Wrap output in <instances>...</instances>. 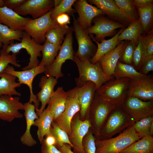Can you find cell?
<instances>
[{
	"mask_svg": "<svg viewBox=\"0 0 153 153\" xmlns=\"http://www.w3.org/2000/svg\"><path fill=\"white\" fill-rule=\"evenodd\" d=\"M130 80L128 78H114L105 83L96 92L105 102L116 108L120 107L128 96Z\"/></svg>",
	"mask_w": 153,
	"mask_h": 153,
	"instance_id": "1",
	"label": "cell"
},
{
	"mask_svg": "<svg viewBox=\"0 0 153 153\" xmlns=\"http://www.w3.org/2000/svg\"><path fill=\"white\" fill-rule=\"evenodd\" d=\"M142 137L136 133L132 126L115 137L96 139L95 153H120Z\"/></svg>",
	"mask_w": 153,
	"mask_h": 153,
	"instance_id": "2",
	"label": "cell"
},
{
	"mask_svg": "<svg viewBox=\"0 0 153 153\" xmlns=\"http://www.w3.org/2000/svg\"><path fill=\"white\" fill-rule=\"evenodd\" d=\"M135 122L120 107L116 108L109 114L96 139L111 138L114 135L132 126Z\"/></svg>",
	"mask_w": 153,
	"mask_h": 153,
	"instance_id": "3",
	"label": "cell"
},
{
	"mask_svg": "<svg viewBox=\"0 0 153 153\" xmlns=\"http://www.w3.org/2000/svg\"><path fill=\"white\" fill-rule=\"evenodd\" d=\"M74 61L77 66L79 73L78 77L75 79L77 86L91 81L95 84L97 90L106 82L114 78L105 74L99 61L93 64L89 60L82 61L75 57Z\"/></svg>",
	"mask_w": 153,
	"mask_h": 153,
	"instance_id": "4",
	"label": "cell"
},
{
	"mask_svg": "<svg viewBox=\"0 0 153 153\" xmlns=\"http://www.w3.org/2000/svg\"><path fill=\"white\" fill-rule=\"evenodd\" d=\"M14 42L8 46H3L0 52L7 54L12 52V54L16 55L21 49H25L30 57L28 65L22 68L23 70L32 69L39 65V61L38 58L42 56L41 52L42 45L37 43L24 31L20 42L14 43Z\"/></svg>",
	"mask_w": 153,
	"mask_h": 153,
	"instance_id": "5",
	"label": "cell"
},
{
	"mask_svg": "<svg viewBox=\"0 0 153 153\" xmlns=\"http://www.w3.org/2000/svg\"><path fill=\"white\" fill-rule=\"evenodd\" d=\"M73 28L70 27L55 59L50 66L45 67L44 73L46 75L57 79L62 77L63 75L61 69L63 64L67 60L74 61L75 56L73 46Z\"/></svg>",
	"mask_w": 153,
	"mask_h": 153,
	"instance_id": "6",
	"label": "cell"
},
{
	"mask_svg": "<svg viewBox=\"0 0 153 153\" xmlns=\"http://www.w3.org/2000/svg\"><path fill=\"white\" fill-rule=\"evenodd\" d=\"M116 108L104 101L95 92L87 118L91 123L96 139L99 135L109 114Z\"/></svg>",
	"mask_w": 153,
	"mask_h": 153,
	"instance_id": "7",
	"label": "cell"
},
{
	"mask_svg": "<svg viewBox=\"0 0 153 153\" xmlns=\"http://www.w3.org/2000/svg\"><path fill=\"white\" fill-rule=\"evenodd\" d=\"M73 29L75 33L78 45L75 56L79 60H90L95 54L97 47L92 41L90 37L78 22L73 14Z\"/></svg>",
	"mask_w": 153,
	"mask_h": 153,
	"instance_id": "8",
	"label": "cell"
},
{
	"mask_svg": "<svg viewBox=\"0 0 153 153\" xmlns=\"http://www.w3.org/2000/svg\"><path fill=\"white\" fill-rule=\"evenodd\" d=\"M52 9L39 18L32 19L23 27V31L39 44L44 42L47 32L56 23L51 18Z\"/></svg>",
	"mask_w": 153,
	"mask_h": 153,
	"instance_id": "9",
	"label": "cell"
},
{
	"mask_svg": "<svg viewBox=\"0 0 153 153\" xmlns=\"http://www.w3.org/2000/svg\"><path fill=\"white\" fill-rule=\"evenodd\" d=\"M45 69V66L39 64L38 66L32 69L22 71H16L13 66L9 65L4 71L5 73L15 76L18 78L19 83L22 84L26 85L28 86L30 93L28 102L34 103L36 110L39 109L40 104L37 100V95H35L33 92V82L36 76L44 73Z\"/></svg>",
	"mask_w": 153,
	"mask_h": 153,
	"instance_id": "10",
	"label": "cell"
},
{
	"mask_svg": "<svg viewBox=\"0 0 153 153\" xmlns=\"http://www.w3.org/2000/svg\"><path fill=\"white\" fill-rule=\"evenodd\" d=\"M80 109V103L75 88L67 92L64 110L54 122L68 135L71 132L72 120Z\"/></svg>",
	"mask_w": 153,
	"mask_h": 153,
	"instance_id": "11",
	"label": "cell"
},
{
	"mask_svg": "<svg viewBox=\"0 0 153 153\" xmlns=\"http://www.w3.org/2000/svg\"><path fill=\"white\" fill-rule=\"evenodd\" d=\"M71 127V132L68 136L72 145L73 152L75 153H86L83 148L82 143L84 137L92 128L89 120L87 118L81 120L80 112H78L73 117Z\"/></svg>",
	"mask_w": 153,
	"mask_h": 153,
	"instance_id": "12",
	"label": "cell"
},
{
	"mask_svg": "<svg viewBox=\"0 0 153 153\" xmlns=\"http://www.w3.org/2000/svg\"><path fill=\"white\" fill-rule=\"evenodd\" d=\"M120 107L136 122L153 115V101H144L128 96Z\"/></svg>",
	"mask_w": 153,
	"mask_h": 153,
	"instance_id": "13",
	"label": "cell"
},
{
	"mask_svg": "<svg viewBox=\"0 0 153 153\" xmlns=\"http://www.w3.org/2000/svg\"><path fill=\"white\" fill-rule=\"evenodd\" d=\"M92 21L94 25L85 31L88 34H95L94 38L98 42L113 34L116 29L126 27L124 25L110 20L102 15L95 17Z\"/></svg>",
	"mask_w": 153,
	"mask_h": 153,
	"instance_id": "14",
	"label": "cell"
},
{
	"mask_svg": "<svg viewBox=\"0 0 153 153\" xmlns=\"http://www.w3.org/2000/svg\"><path fill=\"white\" fill-rule=\"evenodd\" d=\"M24 110V105L20 101L19 96L2 95L0 97V119L12 122L16 119L23 118L19 112Z\"/></svg>",
	"mask_w": 153,
	"mask_h": 153,
	"instance_id": "15",
	"label": "cell"
},
{
	"mask_svg": "<svg viewBox=\"0 0 153 153\" xmlns=\"http://www.w3.org/2000/svg\"><path fill=\"white\" fill-rule=\"evenodd\" d=\"M54 6V0H26L13 10L21 16L30 15L33 19H35L44 15Z\"/></svg>",
	"mask_w": 153,
	"mask_h": 153,
	"instance_id": "16",
	"label": "cell"
},
{
	"mask_svg": "<svg viewBox=\"0 0 153 153\" xmlns=\"http://www.w3.org/2000/svg\"><path fill=\"white\" fill-rule=\"evenodd\" d=\"M128 96L137 97L144 101H153V79L150 76L139 79H130Z\"/></svg>",
	"mask_w": 153,
	"mask_h": 153,
	"instance_id": "17",
	"label": "cell"
},
{
	"mask_svg": "<svg viewBox=\"0 0 153 153\" xmlns=\"http://www.w3.org/2000/svg\"><path fill=\"white\" fill-rule=\"evenodd\" d=\"M73 5L78 15L77 21L85 30L92 26L94 18L104 14L101 10L89 4L85 0H76Z\"/></svg>",
	"mask_w": 153,
	"mask_h": 153,
	"instance_id": "18",
	"label": "cell"
},
{
	"mask_svg": "<svg viewBox=\"0 0 153 153\" xmlns=\"http://www.w3.org/2000/svg\"><path fill=\"white\" fill-rule=\"evenodd\" d=\"M90 3L94 4L111 18L125 26L129 25L135 21L123 12L113 0H90Z\"/></svg>",
	"mask_w": 153,
	"mask_h": 153,
	"instance_id": "19",
	"label": "cell"
},
{
	"mask_svg": "<svg viewBox=\"0 0 153 153\" xmlns=\"http://www.w3.org/2000/svg\"><path fill=\"white\" fill-rule=\"evenodd\" d=\"M75 88L80 106V118L81 120H84L87 118L96 92V86L94 83L89 81Z\"/></svg>",
	"mask_w": 153,
	"mask_h": 153,
	"instance_id": "20",
	"label": "cell"
},
{
	"mask_svg": "<svg viewBox=\"0 0 153 153\" xmlns=\"http://www.w3.org/2000/svg\"><path fill=\"white\" fill-rule=\"evenodd\" d=\"M57 82V79L52 76L45 75L41 77L39 85L41 90L36 95L38 101L41 103L40 108L36 110L38 116L45 109L54 91V88Z\"/></svg>",
	"mask_w": 153,
	"mask_h": 153,
	"instance_id": "21",
	"label": "cell"
},
{
	"mask_svg": "<svg viewBox=\"0 0 153 153\" xmlns=\"http://www.w3.org/2000/svg\"><path fill=\"white\" fill-rule=\"evenodd\" d=\"M122 41L114 49L102 56L99 60L103 72L112 77L118 62L120 59L126 44Z\"/></svg>",
	"mask_w": 153,
	"mask_h": 153,
	"instance_id": "22",
	"label": "cell"
},
{
	"mask_svg": "<svg viewBox=\"0 0 153 153\" xmlns=\"http://www.w3.org/2000/svg\"><path fill=\"white\" fill-rule=\"evenodd\" d=\"M32 19L23 17L6 7L0 8V23L12 29L23 31L24 26Z\"/></svg>",
	"mask_w": 153,
	"mask_h": 153,
	"instance_id": "23",
	"label": "cell"
},
{
	"mask_svg": "<svg viewBox=\"0 0 153 153\" xmlns=\"http://www.w3.org/2000/svg\"><path fill=\"white\" fill-rule=\"evenodd\" d=\"M24 116L26 120V128L25 132L20 137V141L24 145L32 147L36 145L37 141L33 137L31 133V126H33L35 121L39 116L35 111L34 104L27 102L24 104Z\"/></svg>",
	"mask_w": 153,
	"mask_h": 153,
	"instance_id": "24",
	"label": "cell"
},
{
	"mask_svg": "<svg viewBox=\"0 0 153 153\" xmlns=\"http://www.w3.org/2000/svg\"><path fill=\"white\" fill-rule=\"evenodd\" d=\"M67 96V92L62 87H58L54 91L47 104L54 121L64 110Z\"/></svg>",
	"mask_w": 153,
	"mask_h": 153,
	"instance_id": "25",
	"label": "cell"
},
{
	"mask_svg": "<svg viewBox=\"0 0 153 153\" xmlns=\"http://www.w3.org/2000/svg\"><path fill=\"white\" fill-rule=\"evenodd\" d=\"M125 28H121L113 37L108 40L103 39L100 43L95 40L94 36L91 34V37L96 43L97 47L95 54L90 59V62L92 63H95L102 56L114 49L121 42L118 40V37Z\"/></svg>",
	"mask_w": 153,
	"mask_h": 153,
	"instance_id": "26",
	"label": "cell"
},
{
	"mask_svg": "<svg viewBox=\"0 0 153 153\" xmlns=\"http://www.w3.org/2000/svg\"><path fill=\"white\" fill-rule=\"evenodd\" d=\"M53 121L52 116L48 106L35 120L33 126L37 127V135L41 143L44 137L50 133L51 127Z\"/></svg>",
	"mask_w": 153,
	"mask_h": 153,
	"instance_id": "27",
	"label": "cell"
},
{
	"mask_svg": "<svg viewBox=\"0 0 153 153\" xmlns=\"http://www.w3.org/2000/svg\"><path fill=\"white\" fill-rule=\"evenodd\" d=\"M16 79V76L11 74L5 72L0 73V97L4 95L21 96L16 88L20 87L22 84L17 82Z\"/></svg>",
	"mask_w": 153,
	"mask_h": 153,
	"instance_id": "28",
	"label": "cell"
},
{
	"mask_svg": "<svg viewBox=\"0 0 153 153\" xmlns=\"http://www.w3.org/2000/svg\"><path fill=\"white\" fill-rule=\"evenodd\" d=\"M120 153H153V137L150 135L144 136Z\"/></svg>",
	"mask_w": 153,
	"mask_h": 153,
	"instance_id": "29",
	"label": "cell"
},
{
	"mask_svg": "<svg viewBox=\"0 0 153 153\" xmlns=\"http://www.w3.org/2000/svg\"><path fill=\"white\" fill-rule=\"evenodd\" d=\"M147 76L140 73L132 65L122 63L119 61L112 75L114 78H128L133 80L143 78Z\"/></svg>",
	"mask_w": 153,
	"mask_h": 153,
	"instance_id": "30",
	"label": "cell"
},
{
	"mask_svg": "<svg viewBox=\"0 0 153 153\" xmlns=\"http://www.w3.org/2000/svg\"><path fill=\"white\" fill-rule=\"evenodd\" d=\"M70 29L67 25L61 26L56 23L47 32L46 40L57 46H61L64 36L66 35Z\"/></svg>",
	"mask_w": 153,
	"mask_h": 153,
	"instance_id": "31",
	"label": "cell"
},
{
	"mask_svg": "<svg viewBox=\"0 0 153 153\" xmlns=\"http://www.w3.org/2000/svg\"><path fill=\"white\" fill-rule=\"evenodd\" d=\"M142 34L141 24L139 19L132 22L125 28L118 35V40L120 42L127 40L137 42Z\"/></svg>",
	"mask_w": 153,
	"mask_h": 153,
	"instance_id": "32",
	"label": "cell"
},
{
	"mask_svg": "<svg viewBox=\"0 0 153 153\" xmlns=\"http://www.w3.org/2000/svg\"><path fill=\"white\" fill-rule=\"evenodd\" d=\"M136 7L141 24L142 33L147 32L153 24V4Z\"/></svg>",
	"mask_w": 153,
	"mask_h": 153,
	"instance_id": "33",
	"label": "cell"
},
{
	"mask_svg": "<svg viewBox=\"0 0 153 153\" xmlns=\"http://www.w3.org/2000/svg\"><path fill=\"white\" fill-rule=\"evenodd\" d=\"M61 46L54 45L46 40L42 45V58L39 64L45 67L50 66L57 55Z\"/></svg>",
	"mask_w": 153,
	"mask_h": 153,
	"instance_id": "34",
	"label": "cell"
},
{
	"mask_svg": "<svg viewBox=\"0 0 153 153\" xmlns=\"http://www.w3.org/2000/svg\"><path fill=\"white\" fill-rule=\"evenodd\" d=\"M24 32L22 30L12 29L0 23V42L3 46H7L14 40L20 41Z\"/></svg>",
	"mask_w": 153,
	"mask_h": 153,
	"instance_id": "35",
	"label": "cell"
},
{
	"mask_svg": "<svg viewBox=\"0 0 153 153\" xmlns=\"http://www.w3.org/2000/svg\"><path fill=\"white\" fill-rule=\"evenodd\" d=\"M54 6L51 10L50 16L54 20L59 15L63 13H67L72 15L76 12L72 8L76 0H54Z\"/></svg>",
	"mask_w": 153,
	"mask_h": 153,
	"instance_id": "36",
	"label": "cell"
},
{
	"mask_svg": "<svg viewBox=\"0 0 153 153\" xmlns=\"http://www.w3.org/2000/svg\"><path fill=\"white\" fill-rule=\"evenodd\" d=\"M146 48L141 36L139 37L133 55L132 65L137 70L142 67L146 59Z\"/></svg>",
	"mask_w": 153,
	"mask_h": 153,
	"instance_id": "37",
	"label": "cell"
},
{
	"mask_svg": "<svg viewBox=\"0 0 153 153\" xmlns=\"http://www.w3.org/2000/svg\"><path fill=\"white\" fill-rule=\"evenodd\" d=\"M50 132L56 139V144L55 146L57 148L65 144L70 145L72 148V145L69 140L67 133L54 121L51 124Z\"/></svg>",
	"mask_w": 153,
	"mask_h": 153,
	"instance_id": "38",
	"label": "cell"
},
{
	"mask_svg": "<svg viewBox=\"0 0 153 153\" xmlns=\"http://www.w3.org/2000/svg\"><path fill=\"white\" fill-rule=\"evenodd\" d=\"M119 8L126 14L136 20L139 19L136 6L132 0H114Z\"/></svg>",
	"mask_w": 153,
	"mask_h": 153,
	"instance_id": "39",
	"label": "cell"
},
{
	"mask_svg": "<svg viewBox=\"0 0 153 153\" xmlns=\"http://www.w3.org/2000/svg\"><path fill=\"white\" fill-rule=\"evenodd\" d=\"M152 122L153 115L136 122L133 126L136 133L143 137L150 135V128Z\"/></svg>",
	"mask_w": 153,
	"mask_h": 153,
	"instance_id": "40",
	"label": "cell"
},
{
	"mask_svg": "<svg viewBox=\"0 0 153 153\" xmlns=\"http://www.w3.org/2000/svg\"><path fill=\"white\" fill-rule=\"evenodd\" d=\"M137 42L130 41L126 43L119 61L132 65L133 53Z\"/></svg>",
	"mask_w": 153,
	"mask_h": 153,
	"instance_id": "41",
	"label": "cell"
},
{
	"mask_svg": "<svg viewBox=\"0 0 153 153\" xmlns=\"http://www.w3.org/2000/svg\"><path fill=\"white\" fill-rule=\"evenodd\" d=\"M95 140L91 128L84 137L82 141L83 148L86 153H95Z\"/></svg>",
	"mask_w": 153,
	"mask_h": 153,
	"instance_id": "42",
	"label": "cell"
},
{
	"mask_svg": "<svg viewBox=\"0 0 153 153\" xmlns=\"http://www.w3.org/2000/svg\"><path fill=\"white\" fill-rule=\"evenodd\" d=\"M10 64L18 67H21L20 64L18 63L16 55L7 54L0 52V73L4 72Z\"/></svg>",
	"mask_w": 153,
	"mask_h": 153,
	"instance_id": "43",
	"label": "cell"
},
{
	"mask_svg": "<svg viewBox=\"0 0 153 153\" xmlns=\"http://www.w3.org/2000/svg\"><path fill=\"white\" fill-rule=\"evenodd\" d=\"M141 36L146 48L147 59L153 55V33L152 31L150 32L149 33L144 36Z\"/></svg>",
	"mask_w": 153,
	"mask_h": 153,
	"instance_id": "44",
	"label": "cell"
},
{
	"mask_svg": "<svg viewBox=\"0 0 153 153\" xmlns=\"http://www.w3.org/2000/svg\"><path fill=\"white\" fill-rule=\"evenodd\" d=\"M153 71V55L147 58L139 71L144 75H147L150 72Z\"/></svg>",
	"mask_w": 153,
	"mask_h": 153,
	"instance_id": "45",
	"label": "cell"
},
{
	"mask_svg": "<svg viewBox=\"0 0 153 153\" xmlns=\"http://www.w3.org/2000/svg\"><path fill=\"white\" fill-rule=\"evenodd\" d=\"M54 20L60 25H67L70 23V17L68 14L63 13L58 16Z\"/></svg>",
	"mask_w": 153,
	"mask_h": 153,
	"instance_id": "46",
	"label": "cell"
},
{
	"mask_svg": "<svg viewBox=\"0 0 153 153\" xmlns=\"http://www.w3.org/2000/svg\"><path fill=\"white\" fill-rule=\"evenodd\" d=\"M44 139L41 143V153H61L55 146H48L46 144Z\"/></svg>",
	"mask_w": 153,
	"mask_h": 153,
	"instance_id": "47",
	"label": "cell"
},
{
	"mask_svg": "<svg viewBox=\"0 0 153 153\" xmlns=\"http://www.w3.org/2000/svg\"><path fill=\"white\" fill-rule=\"evenodd\" d=\"M25 0H4V6L13 10L16 8L21 5Z\"/></svg>",
	"mask_w": 153,
	"mask_h": 153,
	"instance_id": "48",
	"label": "cell"
},
{
	"mask_svg": "<svg viewBox=\"0 0 153 153\" xmlns=\"http://www.w3.org/2000/svg\"><path fill=\"white\" fill-rule=\"evenodd\" d=\"M45 139H44L45 143L48 146H55L56 144V139L51 133L46 135Z\"/></svg>",
	"mask_w": 153,
	"mask_h": 153,
	"instance_id": "49",
	"label": "cell"
},
{
	"mask_svg": "<svg viewBox=\"0 0 153 153\" xmlns=\"http://www.w3.org/2000/svg\"><path fill=\"white\" fill-rule=\"evenodd\" d=\"M72 146L67 144H64L57 148L61 153H75L71 150Z\"/></svg>",
	"mask_w": 153,
	"mask_h": 153,
	"instance_id": "50",
	"label": "cell"
},
{
	"mask_svg": "<svg viewBox=\"0 0 153 153\" xmlns=\"http://www.w3.org/2000/svg\"><path fill=\"white\" fill-rule=\"evenodd\" d=\"M133 1L136 6H143L153 4V0H134Z\"/></svg>",
	"mask_w": 153,
	"mask_h": 153,
	"instance_id": "51",
	"label": "cell"
},
{
	"mask_svg": "<svg viewBox=\"0 0 153 153\" xmlns=\"http://www.w3.org/2000/svg\"><path fill=\"white\" fill-rule=\"evenodd\" d=\"M150 135L153 136V122H152L150 126Z\"/></svg>",
	"mask_w": 153,
	"mask_h": 153,
	"instance_id": "52",
	"label": "cell"
},
{
	"mask_svg": "<svg viewBox=\"0 0 153 153\" xmlns=\"http://www.w3.org/2000/svg\"><path fill=\"white\" fill-rule=\"evenodd\" d=\"M4 0H0V8H1L4 6Z\"/></svg>",
	"mask_w": 153,
	"mask_h": 153,
	"instance_id": "53",
	"label": "cell"
},
{
	"mask_svg": "<svg viewBox=\"0 0 153 153\" xmlns=\"http://www.w3.org/2000/svg\"><path fill=\"white\" fill-rule=\"evenodd\" d=\"M3 46V45L0 42V48H2Z\"/></svg>",
	"mask_w": 153,
	"mask_h": 153,
	"instance_id": "54",
	"label": "cell"
}]
</instances>
